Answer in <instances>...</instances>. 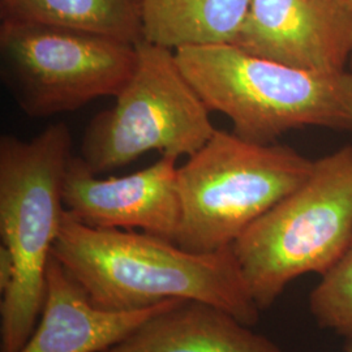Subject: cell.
<instances>
[{
    "label": "cell",
    "instance_id": "2",
    "mask_svg": "<svg viewBox=\"0 0 352 352\" xmlns=\"http://www.w3.org/2000/svg\"><path fill=\"white\" fill-rule=\"evenodd\" d=\"M175 55L206 107L226 115L241 139L274 144L311 126L352 131V71L299 69L231 43L189 46Z\"/></svg>",
    "mask_w": 352,
    "mask_h": 352
},
{
    "label": "cell",
    "instance_id": "15",
    "mask_svg": "<svg viewBox=\"0 0 352 352\" xmlns=\"http://www.w3.org/2000/svg\"><path fill=\"white\" fill-rule=\"evenodd\" d=\"M13 278V260L8 250L0 247V291L4 294L11 286Z\"/></svg>",
    "mask_w": 352,
    "mask_h": 352
},
{
    "label": "cell",
    "instance_id": "8",
    "mask_svg": "<svg viewBox=\"0 0 352 352\" xmlns=\"http://www.w3.org/2000/svg\"><path fill=\"white\" fill-rule=\"evenodd\" d=\"M266 60L315 72H342L352 58L347 0H252L231 43Z\"/></svg>",
    "mask_w": 352,
    "mask_h": 352
},
{
    "label": "cell",
    "instance_id": "3",
    "mask_svg": "<svg viewBox=\"0 0 352 352\" xmlns=\"http://www.w3.org/2000/svg\"><path fill=\"white\" fill-rule=\"evenodd\" d=\"M64 123L34 139H0V235L13 260L11 286L0 304L1 352H19L37 327L46 272L63 225L64 179L72 160Z\"/></svg>",
    "mask_w": 352,
    "mask_h": 352
},
{
    "label": "cell",
    "instance_id": "14",
    "mask_svg": "<svg viewBox=\"0 0 352 352\" xmlns=\"http://www.w3.org/2000/svg\"><path fill=\"white\" fill-rule=\"evenodd\" d=\"M316 322L352 342V243L309 295Z\"/></svg>",
    "mask_w": 352,
    "mask_h": 352
},
{
    "label": "cell",
    "instance_id": "7",
    "mask_svg": "<svg viewBox=\"0 0 352 352\" xmlns=\"http://www.w3.org/2000/svg\"><path fill=\"white\" fill-rule=\"evenodd\" d=\"M1 78L32 118L116 97L133 75L136 45L62 26L1 21Z\"/></svg>",
    "mask_w": 352,
    "mask_h": 352
},
{
    "label": "cell",
    "instance_id": "17",
    "mask_svg": "<svg viewBox=\"0 0 352 352\" xmlns=\"http://www.w3.org/2000/svg\"><path fill=\"white\" fill-rule=\"evenodd\" d=\"M347 1H349V3H350V6H351V8H352V0H347ZM351 71H352V58H351Z\"/></svg>",
    "mask_w": 352,
    "mask_h": 352
},
{
    "label": "cell",
    "instance_id": "13",
    "mask_svg": "<svg viewBox=\"0 0 352 352\" xmlns=\"http://www.w3.org/2000/svg\"><path fill=\"white\" fill-rule=\"evenodd\" d=\"M1 21L62 26L136 45L140 0H0Z\"/></svg>",
    "mask_w": 352,
    "mask_h": 352
},
{
    "label": "cell",
    "instance_id": "6",
    "mask_svg": "<svg viewBox=\"0 0 352 352\" xmlns=\"http://www.w3.org/2000/svg\"><path fill=\"white\" fill-rule=\"evenodd\" d=\"M139 60L111 109L89 123L80 157L100 175L132 164L148 151L190 157L212 139L210 110L190 85L175 51L141 39Z\"/></svg>",
    "mask_w": 352,
    "mask_h": 352
},
{
    "label": "cell",
    "instance_id": "9",
    "mask_svg": "<svg viewBox=\"0 0 352 352\" xmlns=\"http://www.w3.org/2000/svg\"><path fill=\"white\" fill-rule=\"evenodd\" d=\"M176 158L162 155L131 175L98 177L72 157L64 179L67 213L93 228L141 230L175 243L180 226Z\"/></svg>",
    "mask_w": 352,
    "mask_h": 352
},
{
    "label": "cell",
    "instance_id": "10",
    "mask_svg": "<svg viewBox=\"0 0 352 352\" xmlns=\"http://www.w3.org/2000/svg\"><path fill=\"white\" fill-rule=\"evenodd\" d=\"M171 302L129 312L101 309L51 254L43 309L34 331L19 352L104 351Z\"/></svg>",
    "mask_w": 352,
    "mask_h": 352
},
{
    "label": "cell",
    "instance_id": "16",
    "mask_svg": "<svg viewBox=\"0 0 352 352\" xmlns=\"http://www.w3.org/2000/svg\"><path fill=\"white\" fill-rule=\"evenodd\" d=\"M346 352H352V342L346 343Z\"/></svg>",
    "mask_w": 352,
    "mask_h": 352
},
{
    "label": "cell",
    "instance_id": "4",
    "mask_svg": "<svg viewBox=\"0 0 352 352\" xmlns=\"http://www.w3.org/2000/svg\"><path fill=\"white\" fill-rule=\"evenodd\" d=\"M289 146L256 144L215 131L177 168L180 226L175 243L195 253L232 247L250 227L299 188L314 171Z\"/></svg>",
    "mask_w": 352,
    "mask_h": 352
},
{
    "label": "cell",
    "instance_id": "1",
    "mask_svg": "<svg viewBox=\"0 0 352 352\" xmlns=\"http://www.w3.org/2000/svg\"><path fill=\"white\" fill-rule=\"evenodd\" d=\"M52 256L101 309L129 312L196 300L222 308L248 327L260 321L261 309L232 247L195 253L142 231L85 226L65 212Z\"/></svg>",
    "mask_w": 352,
    "mask_h": 352
},
{
    "label": "cell",
    "instance_id": "12",
    "mask_svg": "<svg viewBox=\"0 0 352 352\" xmlns=\"http://www.w3.org/2000/svg\"><path fill=\"white\" fill-rule=\"evenodd\" d=\"M252 0H140L142 39L176 51L232 43Z\"/></svg>",
    "mask_w": 352,
    "mask_h": 352
},
{
    "label": "cell",
    "instance_id": "5",
    "mask_svg": "<svg viewBox=\"0 0 352 352\" xmlns=\"http://www.w3.org/2000/svg\"><path fill=\"white\" fill-rule=\"evenodd\" d=\"M352 243V145L315 161L298 189L232 244L258 308H270L292 280L325 274Z\"/></svg>",
    "mask_w": 352,
    "mask_h": 352
},
{
    "label": "cell",
    "instance_id": "11",
    "mask_svg": "<svg viewBox=\"0 0 352 352\" xmlns=\"http://www.w3.org/2000/svg\"><path fill=\"white\" fill-rule=\"evenodd\" d=\"M251 327L210 304L174 300L102 352H285Z\"/></svg>",
    "mask_w": 352,
    "mask_h": 352
}]
</instances>
